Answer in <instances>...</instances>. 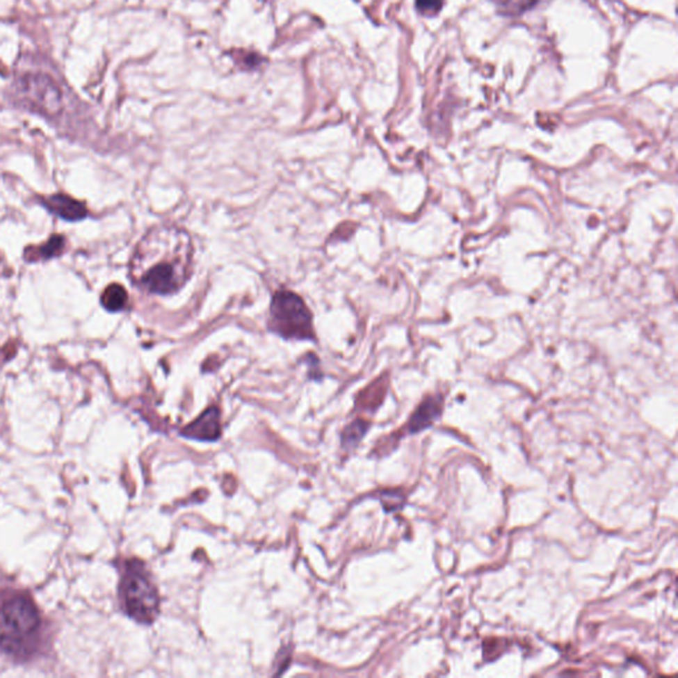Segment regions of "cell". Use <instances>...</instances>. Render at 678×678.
<instances>
[{"label": "cell", "mask_w": 678, "mask_h": 678, "mask_svg": "<svg viewBox=\"0 0 678 678\" xmlns=\"http://www.w3.org/2000/svg\"><path fill=\"white\" fill-rule=\"evenodd\" d=\"M193 255V241L184 229L172 225L152 229L139 250L140 286L155 294L179 291L191 275Z\"/></svg>", "instance_id": "1"}, {"label": "cell", "mask_w": 678, "mask_h": 678, "mask_svg": "<svg viewBox=\"0 0 678 678\" xmlns=\"http://www.w3.org/2000/svg\"><path fill=\"white\" fill-rule=\"evenodd\" d=\"M42 628L40 613L26 595L15 594L0 604V648L14 657L29 656Z\"/></svg>", "instance_id": "2"}, {"label": "cell", "mask_w": 678, "mask_h": 678, "mask_svg": "<svg viewBox=\"0 0 678 678\" xmlns=\"http://www.w3.org/2000/svg\"><path fill=\"white\" fill-rule=\"evenodd\" d=\"M125 612L139 623H152L159 608V596L147 572L138 562L126 565L120 584Z\"/></svg>", "instance_id": "3"}, {"label": "cell", "mask_w": 678, "mask_h": 678, "mask_svg": "<svg viewBox=\"0 0 678 678\" xmlns=\"http://www.w3.org/2000/svg\"><path fill=\"white\" fill-rule=\"evenodd\" d=\"M269 329L285 339H313V318L300 296L278 291L271 304Z\"/></svg>", "instance_id": "4"}, {"label": "cell", "mask_w": 678, "mask_h": 678, "mask_svg": "<svg viewBox=\"0 0 678 678\" xmlns=\"http://www.w3.org/2000/svg\"><path fill=\"white\" fill-rule=\"evenodd\" d=\"M20 89L33 105L42 106L44 111L55 113L61 104V95L55 83L42 74L24 76L20 81Z\"/></svg>", "instance_id": "5"}, {"label": "cell", "mask_w": 678, "mask_h": 678, "mask_svg": "<svg viewBox=\"0 0 678 678\" xmlns=\"http://www.w3.org/2000/svg\"><path fill=\"white\" fill-rule=\"evenodd\" d=\"M183 436L212 442L220 436V414L216 407H211L203 415L197 417L194 423L181 430Z\"/></svg>", "instance_id": "6"}, {"label": "cell", "mask_w": 678, "mask_h": 678, "mask_svg": "<svg viewBox=\"0 0 678 678\" xmlns=\"http://www.w3.org/2000/svg\"><path fill=\"white\" fill-rule=\"evenodd\" d=\"M45 207L52 211L61 219L74 222L81 220L86 216V208L83 203L72 199L68 195H54L44 200Z\"/></svg>", "instance_id": "7"}, {"label": "cell", "mask_w": 678, "mask_h": 678, "mask_svg": "<svg viewBox=\"0 0 678 678\" xmlns=\"http://www.w3.org/2000/svg\"><path fill=\"white\" fill-rule=\"evenodd\" d=\"M101 302L104 307L109 312H120L122 310L127 302V293L125 288L118 284L109 285L101 297Z\"/></svg>", "instance_id": "8"}, {"label": "cell", "mask_w": 678, "mask_h": 678, "mask_svg": "<svg viewBox=\"0 0 678 678\" xmlns=\"http://www.w3.org/2000/svg\"><path fill=\"white\" fill-rule=\"evenodd\" d=\"M497 10L503 16H519L531 10L538 0H493Z\"/></svg>", "instance_id": "9"}, {"label": "cell", "mask_w": 678, "mask_h": 678, "mask_svg": "<svg viewBox=\"0 0 678 678\" xmlns=\"http://www.w3.org/2000/svg\"><path fill=\"white\" fill-rule=\"evenodd\" d=\"M436 405L432 404L429 405V403H426L423 404L419 411L416 412L414 417H412V421H411V429L412 430H420V429L427 427L429 424V421L435 417V414H436Z\"/></svg>", "instance_id": "10"}, {"label": "cell", "mask_w": 678, "mask_h": 678, "mask_svg": "<svg viewBox=\"0 0 678 678\" xmlns=\"http://www.w3.org/2000/svg\"><path fill=\"white\" fill-rule=\"evenodd\" d=\"M64 243L65 240L63 236H52L40 248L42 257L44 259L55 257L58 253H61V250L64 248Z\"/></svg>", "instance_id": "11"}, {"label": "cell", "mask_w": 678, "mask_h": 678, "mask_svg": "<svg viewBox=\"0 0 678 678\" xmlns=\"http://www.w3.org/2000/svg\"><path fill=\"white\" fill-rule=\"evenodd\" d=\"M444 0H416V8L419 13L427 16L439 14L443 8Z\"/></svg>", "instance_id": "12"}, {"label": "cell", "mask_w": 678, "mask_h": 678, "mask_svg": "<svg viewBox=\"0 0 678 678\" xmlns=\"http://www.w3.org/2000/svg\"><path fill=\"white\" fill-rule=\"evenodd\" d=\"M366 429H367V426H364V423H360V421L353 423V426L348 427L345 432V445L350 446V445L358 443V440L362 439Z\"/></svg>", "instance_id": "13"}]
</instances>
